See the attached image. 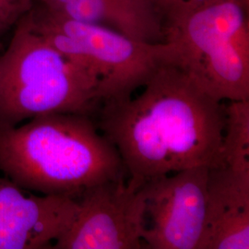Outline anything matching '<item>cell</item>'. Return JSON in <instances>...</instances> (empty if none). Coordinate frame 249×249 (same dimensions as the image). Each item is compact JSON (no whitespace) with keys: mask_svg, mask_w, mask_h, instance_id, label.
I'll use <instances>...</instances> for the list:
<instances>
[{"mask_svg":"<svg viewBox=\"0 0 249 249\" xmlns=\"http://www.w3.org/2000/svg\"><path fill=\"white\" fill-rule=\"evenodd\" d=\"M0 172L23 190L76 199L100 184L126 179L118 151L93 116L71 113L0 122Z\"/></svg>","mask_w":249,"mask_h":249,"instance_id":"cell-2","label":"cell"},{"mask_svg":"<svg viewBox=\"0 0 249 249\" xmlns=\"http://www.w3.org/2000/svg\"><path fill=\"white\" fill-rule=\"evenodd\" d=\"M213 163L249 173V100L226 104L223 142Z\"/></svg>","mask_w":249,"mask_h":249,"instance_id":"cell-11","label":"cell"},{"mask_svg":"<svg viewBox=\"0 0 249 249\" xmlns=\"http://www.w3.org/2000/svg\"><path fill=\"white\" fill-rule=\"evenodd\" d=\"M208 165L182 170L140 187L143 248L200 249L207 222Z\"/></svg>","mask_w":249,"mask_h":249,"instance_id":"cell-6","label":"cell"},{"mask_svg":"<svg viewBox=\"0 0 249 249\" xmlns=\"http://www.w3.org/2000/svg\"><path fill=\"white\" fill-rule=\"evenodd\" d=\"M3 49H4V47H3V45H2V44H0V54H1V53H2Z\"/></svg>","mask_w":249,"mask_h":249,"instance_id":"cell-14","label":"cell"},{"mask_svg":"<svg viewBox=\"0 0 249 249\" xmlns=\"http://www.w3.org/2000/svg\"><path fill=\"white\" fill-rule=\"evenodd\" d=\"M159 16L165 29L178 23L213 0H144Z\"/></svg>","mask_w":249,"mask_h":249,"instance_id":"cell-12","label":"cell"},{"mask_svg":"<svg viewBox=\"0 0 249 249\" xmlns=\"http://www.w3.org/2000/svg\"><path fill=\"white\" fill-rule=\"evenodd\" d=\"M56 15L108 27L137 41L166 42V29L144 0H38Z\"/></svg>","mask_w":249,"mask_h":249,"instance_id":"cell-10","label":"cell"},{"mask_svg":"<svg viewBox=\"0 0 249 249\" xmlns=\"http://www.w3.org/2000/svg\"><path fill=\"white\" fill-rule=\"evenodd\" d=\"M77 200L73 223L52 249H144L142 196L125 178L91 187Z\"/></svg>","mask_w":249,"mask_h":249,"instance_id":"cell-7","label":"cell"},{"mask_svg":"<svg viewBox=\"0 0 249 249\" xmlns=\"http://www.w3.org/2000/svg\"><path fill=\"white\" fill-rule=\"evenodd\" d=\"M35 6V0H0V36L16 26Z\"/></svg>","mask_w":249,"mask_h":249,"instance_id":"cell-13","label":"cell"},{"mask_svg":"<svg viewBox=\"0 0 249 249\" xmlns=\"http://www.w3.org/2000/svg\"><path fill=\"white\" fill-rule=\"evenodd\" d=\"M136 97L102 105L93 116L118 151L126 185L212 165L223 142L226 104L175 59L161 63Z\"/></svg>","mask_w":249,"mask_h":249,"instance_id":"cell-1","label":"cell"},{"mask_svg":"<svg viewBox=\"0 0 249 249\" xmlns=\"http://www.w3.org/2000/svg\"><path fill=\"white\" fill-rule=\"evenodd\" d=\"M78 200L62 195H35L0 178V249H52L68 231Z\"/></svg>","mask_w":249,"mask_h":249,"instance_id":"cell-8","label":"cell"},{"mask_svg":"<svg viewBox=\"0 0 249 249\" xmlns=\"http://www.w3.org/2000/svg\"><path fill=\"white\" fill-rule=\"evenodd\" d=\"M207 222L200 249H249V173L209 166Z\"/></svg>","mask_w":249,"mask_h":249,"instance_id":"cell-9","label":"cell"},{"mask_svg":"<svg viewBox=\"0 0 249 249\" xmlns=\"http://www.w3.org/2000/svg\"><path fill=\"white\" fill-rule=\"evenodd\" d=\"M175 59L215 98L249 100V0H213L166 30Z\"/></svg>","mask_w":249,"mask_h":249,"instance_id":"cell-5","label":"cell"},{"mask_svg":"<svg viewBox=\"0 0 249 249\" xmlns=\"http://www.w3.org/2000/svg\"><path fill=\"white\" fill-rule=\"evenodd\" d=\"M24 18L55 49L95 76L100 106L132 97L174 54L167 42L137 41L108 27L56 15L40 4Z\"/></svg>","mask_w":249,"mask_h":249,"instance_id":"cell-4","label":"cell"},{"mask_svg":"<svg viewBox=\"0 0 249 249\" xmlns=\"http://www.w3.org/2000/svg\"><path fill=\"white\" fill-rule=\"evenodd\" d=\"M99 107L95 76L21 18L0 54V122L16 125L55 113L94 116Z\"/></svg>","mask_w":249,"mask_h":249,"instance_id":"cell-3","label":"cell"}]
</instances>
